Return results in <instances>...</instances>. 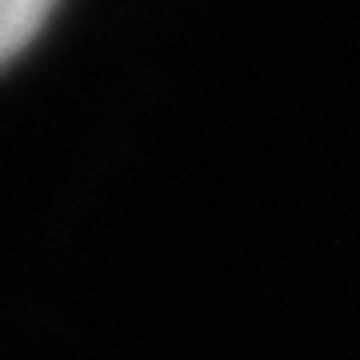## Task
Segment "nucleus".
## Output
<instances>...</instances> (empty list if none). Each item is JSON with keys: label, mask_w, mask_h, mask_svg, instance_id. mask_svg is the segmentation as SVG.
<instances>
[{"label": "nucleus", "mask_w": 360, "mask_h": 360, "mask_svg": "<svg viewBox=\"0 0 360 360\" xmlns=\"http://www.w3.org/2000/svg\"><path fill=\"white\" fill-rule=\"evenodd\" d=\"M52 8H56V0H0V52H4V60H16L37 40Z\"/></svg>", "instance_id": "nucleus-1"}]
</instances>
